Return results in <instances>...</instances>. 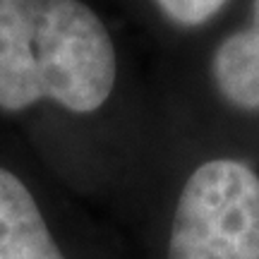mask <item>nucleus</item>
<instances>
[{"label":"nucleus","mask_w":259,"mask_h":259,"mask_svg":"<svg viewBox=\"0 0 259 259\" xmlns=\"http://www.w3.org/2000/svg\"><path fill=\"white\" fill-rule=\"evenodd\" d=\"M115 48L82 0H0V108L41 99L92 113L115 87Z\"/></svg>","instance_id":"f257e3e1"},{"label":"nucleus","mask_w":259,"mask_h":259,"mask_svg":"<svg viewBox=\"0 0 259 259\" xmlns=\"http://www.w3.org/2000/svg\"><path fill=\"white\" fill-rule=\"evenodd\" d=\"M166 259H259V176L235 158L194 168L178 194Z\"/></svg>","instance_id":"f03ea898"},{"label":"nucleus","mask_w":259,"mask_h":259,"mask_svg":"<svg viewBox=\"0 0 259 259\" xmlns=\"http://www.w3.org/2000/svg\"><path fill=\"white\" fill-rule=\"evenodd\" d=\"M0 259H72L36 192L8 166H0Z\"/></svg>","instance_id":"7ed1b4c3"},{"label":"nucleus","mask_w":259,"mask_h":259,"mask_svg":"<svg viewBox=\"0 0 259 259\" xmlns=\"http://www.w3.org/2000/svg\"><path fill=\"white\" fill-rule=\"evenodd\" d=\"M216 89L238 108H259V29L235 31L216 48L211 63Z\"/></svg>","instance_id":"20e7f679"},{"label":"nucleus","mask_w":259,"mask_h":259,"mask_svg":"<svg viewBox=\"0 0 259 259\" xmlns=\"http://www.w3.org/2000/svg\"><path fill=\"white\" fill-rule=\"evenodd\" d=\"M168 19L183 27H197L211 19L228 0H156Z\"/></svg>","instance_id":"39448f33"},{"label":"nucleus","mask_w":259,"mask_h":259,"mask_svg":"<svg viewBox=\"0 0 259 259\" xmlns=\"http://www.w3.org/2000/svg\"><path fill=\"white\" fill-rule=\"evenodd\" d=\"M252 27L259 29V0L252 3Z\"/></svg>","instance_id":"423d86ee"}]
</instances>
